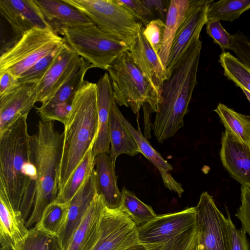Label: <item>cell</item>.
I'll return each mask as SVG.
<instances>
[{"mask_svg":"<svg viewBox=\"0 0 250 250\" xmlns=\"http://www.w3.org/2000/svg\"><path fill=\"white\" fill-rule=\"evenodd\" d=\"M27 117L21 118L0 133V187L25 222L34 205L37 178L30 159Z\"/></svg>","mask_w":250,"mask_h":250,"instance_id":"cell-1","label":"cell"},{"mask_svg":"<svg viewBox=\"0 0 250 250\" xmlns=\"http://www.w3.org/2000/svg\"><path fill=\"white\" fill-rule=\"evenodd\" d=\"M202 47L200 39L194 41L163 84L152 125L154 135L159 143L175 135L184 126V118L197 83Z\"/></svg>","mask_w":250,"mask_h":250,"instance_id":"cell-2","label":"cell"},{"mask_svg":"<svg viewBox=\"0 0 250 250\" xmlns=\"http://www.w3.org/2000/svg\"><path fill=\"white\" fill-rule=\"evenodd\" d=\"M64 126L59 191L63 188L97 139L99 121L96 83L84 81L76 93Z\"/></svg>","mask_w":250,"mask_h":250,"instance_id":"cell-3","label":"cell"},{"mask_svg":"<svg viewBox=\"0 0 250 250\" xmlns=\"http://www.w3.org/2000/svg\"><path fill=\"white\" fill-rule=\"evenodd\" d=\"M30 159L37 170L36 197L30 216L26 222L29 229L39 221L45 208L55 202L59 192L58 179L63 133L53 121H40L36 132L30 136Z\"/></svg>","mask_w":250,"mask_h":250,"instance_id":"cell-4","label":"cell"},{"mask_svg":"<svg viewBox=\"0 0 250 250\" xmlns=\"http://www.w3.org/2000/svg\"><path fill=\"white\" fill-rule=\"evenodd\" d=\"M197 231L195 207L157 215L138 228L140 243L147 250H185Z\"/></svg>","mask_w":250,"mask_h":250,"instance_id":"cell-5","label":"cell"},{"mask_svg":"<svg viewBox=\"0 0 250 250\" xmlns=\"http://www.w3.org/2000/svg\"><path fill=\"white\" fill-rule=\"evenodd\" d=\"M114 100L120 106L130 107L138 114L145 104L156 113L160 98L142 74L127 51L120 55L108 68Z\"/></svg>","mask_w":250,"mask_h":250,"instance_id":"cell-6","label":"cell"},{"mask_svg":"<svg viewBox=\"0 0 250 250\" xmlns=\"http://www.w3.org/2000/svg\"><path fill=\"white\" fill-rule=\"evenodd\" d=\"M59 34L78 56L93 67L105 70L120 55L129 50L123 42L93 23L63 28Z\"/></svg>","mask_w":250,"mask_h":250,"instance_id":"cell-7","label":"cell"},{"mask_svg":"<svg viewBox=\"0 0 250 250\" xmlns=\"http://www.w3.org/2000/svg\"><path fill=\"white\" fill-rule=\"evenodd\" d=\"M85 14L104 32L125 43L130 48L143 24L119 0H63Z\"/></svg>","mask_w":250,"mask_h":250,"instance_id":"cell-8","label":"cell"},{"mask_svg":"<svg viewBox=\"0 0 250 250\" xmlns=\"http://www.w3.org/2000/svg\"><path fill=\"white\" fill-rule=\"evenodd\" d=\"M65 43L51 27L34 28L1 54L0 72L8 71L19 79L39 60Z\"/></svg>","mask_w":250,"mask_h":250,"instance_id":"cell-9","label":"cell"},{"mask_svg":"<svg viewBox=\"0 0 250 250\" xmlns=\"http://www.w3.org/2000/svg\"><path fill=\"white\" fill-rule=\"evenodd\" d=\"M195 207L199 240L206 250H231L229 220L217 208L212 196L203 192Z\"/></svg>","mask_w":250,"mask_h":250,"instance_id":"cell-10","label":"cell"},{"mask_svg":"<svg viewBox=\"0 0 250 250\" xmlns=\"http://www.w3.org/2000/svg\"><path fill=\"white\" fill-rule=\"evenodd\" d=\"M140 243L138 227L124 211L104 207L98 238L91 250H125Z\"/></svg>","mask_w":250,"mask_h":250,"instance_id":"cell-11","label":"cell"},{"mask_svg":"<svg viewBox=\"0 0 250 250\" xmlns=\"http://www.w3.org/2000/svg\"><path fill=\"white\" fill-rule=\"evenodd\" d=\"M92 65L82 58L70 76L54 95L36 108L43 122L58 121L64 125L77 92L83 83L84 76Z\"/></svg>","mask_w":250,"mask_h":250,"instance_id":"cell-12","label":"cell"},{"mask_svg":"<svg viewBox=\"0 0 250 250\" xmlns=\"http://www.w3.org/2000/svg\"><path fill=\"white\" fill-rule=\"evenodd\" d=\"M212 0H190L187 14L170 49L166 68L168 78L191 44L200 39L202 28L208 21V7Z\"/></svg>","mask_w":250,"mask_h":250,"instance_id":"cell-13","label":"cell"},{"mask_svg":"<svg viewBox=\"0 0 250 250\" xmlns=\"http://www.w3.org/2000/svg\"><path fill=\"white\" fill-rule=\"evenodd\" d=\"M82 60L65 42L46 74L36 84L37 102L42 104L50 99Z\"/></svg>","mask_w":250,"mask_h":250,"instance_id":"cell-14","label":"cell"},{"mask_svg":"<svg viewBox=\"0 0 250 250\" xmlns=\"http://www.w3.org/2000/svg\"><path fill=\"white\" fill-rule=\"evenodd\" d=\"M98 193L95 168L69 203L65 221L57 237L60 250H65L86 209Z\"/></svg>","mask_w":250,"mask_h":250,"instance_id":"cell-15","label":"cell"},{"mask_svg":"<svg viewBox=\"0 0 250 250\" xmlns=\"http://www.w3.org/2000/svg\"><path fill=\"white\" fill-rule=\"evenodd\" d=\"M0 13L20 37L34 28L51 27L34 0H0Z\"/></svg>","mask_w":250,"mask_h":250,"instance_id":"cell-16","label":"cell"},{"mask_svg":"<svg viewBox=\"0 0 250 250\" xmlns=\"http://www.w3.org/2000/svg\"><path fill=\"white\" fill-rule=\"evenodd\" d=\"M220 157L230 175L242 186L250 188V146L225 130L222 133Z\"/></svg>","mask_w":250,"mask_h":250,"instance_id":"cell-17","label":"cell"},{"mask_svg":"<svg viewBox=\"0 0 250 250\" xmlns=\"http://www.w3.org/2000/svg\"><path fill=\"white\" fill-rule=\"evenodd\" d=\"M143 31V26L128 52L134 63L160 98L163 84L168 79L167 73L158 55L145 38Z\"/></svg>","mask_w":250,"mask_h":250,"instance_id":"cell-18","label":"cell"},{"mask_svg":"<svg viewBox=\"0 0 250 250\" xmlns=\"http://www.w3.org/2000/svg\"><path fill=\"white\" fill-rule=\"evenodd\" d=\"M37 102L36 84H22L0 98V133L28 115Z\"/></svg>","mask_w":250,"mask_h":250,"instance_id":"cell-19","label":"cell"},{"mask_svg":"<svg viewBox=\"0 0 250 250\" xmlns=\"http://www.w3.org/2000/svg\"><path fill=\"white\" fill-rule=\"evenodd\" d=\"M105 206L98 193L86 209L65 250H91L100 233L101 217Z\"/></svg>","mask_w":250,"mask_h":250,"instance_id":"cell-20","label":"cell"},{"mask_svg":"<svg viewBox=\"0 0 250 250\" xmlns=\"http://www.w3.org/2000/svg\"><path fill=\"white\" fill-rule=\"evenodd\" d=\"M49 25L57 34L63 28L92 23L83 13L63 0H34Z\"/></svg>","mask_w":250,"mask_h":250,"instance_id":"cell-21","label":"cell"},{"mask_svg":"<svg viewBox=\"0 0 250 250\" xmlns=\"http://www.w3.org/2000/svg\"><path fill=\"white\" fill-rule=\"evenodd\" d=\"M99 130L93 147L95 157L101 153H110L108 123L110 110L114 100L113 89L107 72L96 83Z\"/></svg>","mask_w":250,"mask_h":250,"instance_id":"cell-22","label":"cell"},{"mask_svg":"<svg viewBox=\"0 0 250 250\" xmlns=\"http://www.w3.org/2000/svg\"><path fill=\"white\" fill-rule=\"evenodd\" d=\"M21 213L14 208L0 187V243L12 250L29 232Z\"/></svg>","mask_w":250,"mask_h":250,"instance_id":"cell-23","label":"cell"},{"mask_svg":"<svg viewBox=\"0 0 250 250\" xmlns=\"http://www.w3.org/2000/svg\"><path fill=\"white\" fill-rule=\"evenodd\" d=\"M122 114L113 100L110 110L108 133L111 145L110 157L114 166L118 157L125 154L133 156L140 153L138 146L122 119Z\"/></svg>","mask_w":250,"mask_h":250,"instance_id":"cell-24","label":"cell"},{"mask_svg":"<svg viewBox=\"0 0 250 250\" xmlns=\"http://www.w3.org/2000/svg\"><path fill=\"white\" fill-rule=\"evenodd\" d=\"M98 193L104 199L106 207L119 208L121 206V193L117 185L115 166L110 156L106 153L99 154L95 158Z\"/></svg>","mask_w":250,"mask_h":250,"instance_id":"cell-25","label":"cell"},{"mask_svg":"<svg viewBox=\"0 0 250 250\" xmlns=\"http://www.w3.org/2000/svg\"><path fill=\"white\" fill-rule=\"evenodd\" d=\"M190 0H171L166 15L165 29L158 56L167 68L170 49L176 33L187 14Z\"/></svg>","mask_w":250,"mask_h":250,"instance_id":"cell-26","label":"cell"},{"mask_svg":"<svg viewBox=\"0 0 250 250\" xmlns=\"http://www.w3.org/2000/svg\"><path fill=\"white\" fill-rule=\"evenodd\" d=\"M214 111L219 116L225 130L250 146V115L238 113L222 103H219Z\"/></svg>","mask_w":250,"mask_h":250,"instance_id":"cell-27","label":"cell"},{"mask_svg":"<svg viewBox=\"0 0 250 250\" xmlns=\"http://www.w3.org/2000/svg\"><path fill=\"white\" fill-rule=\"evenodd\" d=\"M91 146L63 188L59 191L55 202L69 204L85 179L95 168V157Z\"/></svg>","mask_w":250,"mask_h":250,"instance_id":"cell-28","label":"cell"},{"mask_svg":"<svg viewBox=\"0 0 250 250\" xmlns=\"http://www.w3.org/2000/svg\"><path fill=\"white\" fill-rule=\"evenodd\" d=\"M121 193L120 208L130 217L138 228L157 217L152 207L141 201L134 192L124 187Z\"/></svg>","mask_w":250,"mask_h":250,"instance_id":"cell-29","label":"cell"},{"mask_svg":"<svg viewBox=\"0 0 250 250\" xmlns=\"http://www.w3.org/2000/svg\"><path fill=\"white\" fill-rule=\"evenodd\" d=\"M250 9V0H213L209 3L207 20L233 21Z\"/></svg>","mask_w":250,"mask_h":250,"instance_id":"cell-30","label":"cell"},{"mask_svg":"<svg viewBox=\"0 0 250 250\" xmlns=\"http://www.w3.org/2000/svg\"><path fill=\"white\" fill-rule=\"evenodd\" d=\"M69 204L56 202L48 205L35 226L38 229L53 237H57L65 221Z\"/></svg>","mask_w":250,"mask_h":250,"instance_id":"cell-31","label":"cell"},{"mask_svg":"<svg viewBox=\"0 0 250 250\" xmlns=\"http://www.w3.org/2000/svg\"><path fill=\"white\" fill-rule=\"evenodd\" d=\"M219 62L224 70V75L240 88L250 92V68L229 52H222Z\"/></svg>","mask_w":250,"mask_h":250,"instance_id":"cell-32","label":"cell"},{"mask_svg":"<svg viewBox=\"0 0 250 250\" xmlns=\"http://www.w3.org/2000/svg\"><path fill=\"white\" fill-rule=\"evenodd\" d=\"M122 119L124 124L129 129L135 140L140 149V153L152 163L158 169L161 177L164 176L173 169L171 165L164 158L150 145L146 138L141 132L138 119H137V129H136L122 114Z\"/></svg>","mask_w":250,"mask_h":250,"instance_id":"cell-33","label":"cell"},{"mask_svg":"<svg viewBox=\"0 0 250 250\" xmlns=\"http://www.w3.org/2000/svg\"><path fill=\"white\" fill-rule=\"evenodd\" d=\"M57 238L47 235L35 227L18 243L13 250H49Z\"/></svg>","mask_w":250,"mask_h":250,"instance_id":"cell-34","label":"cell"},{"mask_svg":"<svg viewBox=\"0 0 250 250\" xmlns=\"http://www.w3.org/2000/svg\"><path fill=\"white\" fill-rule=\"evenodd\" d=\"M60 48L42 58L23 73L18 79L19 83L38 84L50 67Z\"/></svg>","mask_w":250,"mask_h":250,"instance_id":"cell-35","label":"cell"},{"mask_svg":"<svg viewBox=\"0 0 250 250\" xmlns=\"http://www.w3.org/2000/svg\"><path fill=\"white\" fill-rule=\"evenodd\" d=\"M165 26V22L159 19L152 20L143 27L145 38L157 55L162 47Z\"/></svg>","mask_w":250,"mask_h":250,"instance_id":"cell-36","label":"cell"},{"mask_svg":"<svg viewBox=\"0 0 250 250\" xmlns=\"http://www.w3.org/2000/svg\"><path fill=\"white\" fill-rule=\"evenodd\" d=\"M206 25L207 34L220 47L223 52L226 49H231L232 35L224 29L220 21H208Z\"/></svg>","mask_w":250,"mask_h":250,"instance_id":"cell-37","label":"cell"},{"mask_svg":"<svg viewBox=\"0 0 250 250\" xmlns=\"http://www.w3.org/2000/svg\"><path fill=\"white\" fill-rule=\"evenodd\" d=\"M241 201L235 216L241 222V228L250 236V188L241 186Z\"/></svg>","mask_w":250,"mask_h":250,"instance_id":"cell-38","label":"cell"},{"mask_svg":"<svg viewBox=\"0 0 250 250\" xmlns=\"http://www.w3.org/2000/svg\"><path fill=\"white\" fill-rule=\"evenodd\" d=\"M119 0L131 11L140 22L145 26L152 20L153 11L144 3L143 0Z\"/></svg>","mask_w":250,"mask_h":250,"instance_id":"cell-39","label":"cell"},{"mask_svg":"<svg viewBox=\"0 0 250 250\" xmlns=\"http://www.w3.org/2000/svg\"><path fill=\"white\" fill-rule=\"evenodd\" d=\"M228 218L232 233L231 250H250V243L247 238L246 232L241 228L238 229L233 223L228 208L226 207Z\"/></svg>","mask_w":250,"mask_h":250,"instance_id":"cell-40","label":"cell"},{"mask_svg":"<svg viewBox=\"0 0 250 250\" xmlns=\"http://www.w3.org/2000/svg\"><path fill=\"white\" fill-rule=\"evenodd\" d=\"M20 84L18 79L8 71L0 72V98L15 90Z\"/></svg>","mask_w":250,"mask_h":250,"instance_id":"cell-41","label":"cell"},{"mask_svg":"<svg viewBox=\"0 0 250 250\" xmlns=\"http://www.w3.org/2000/svg\"><path fill=\"white\" fill-rule=\"evenodd\" d=\"M144 3L153 11V9L161 13L165 11L164 1L163 0H143Z\"/></svg>","mask_w":250,"mask_h":250,"instance_id":"cell-42","label":"cell"},{"mask_svg":"<svg viewBox=\"0 0 250 250\" xmlns=\"http://www.w3.org/2000/svg\"><path fill=\"white\" fill-rule=\"evenodd\" d=\"M198 245L199 236L198 231H197L196 234L195 235L193 240H192L188 247L185 250H198Z\"/></svg>","mask_w":250,"mask_h":250,"instance_id":"cell-43","label":"cell"},{"mask_svg":"<svg viewBox=\"0 0 250 250\" xmlns=\"http://www.w3.org/2000/svg\"><path fill=\"white\" fill-rule=\"evenodd\" d=\"M125 250H147V249L144 245L139 243L137 245L130 247Z\"/></svg>","mask_w":250,"mask_h":250,"instance_id":"cell-44","label":"cell"},{"mask_svg":"<svg viewBox=\"0 0 250 250\" xmlns=\"http://www.w3.org/2000/svg\"><path fill=\"white\" fill-rule=\"evenodd\" d=\"M49 250H60L57 239L54 242Z\"/></svg>","mask_w":250,"mask_h":250,"instance_id":"cell-45","label":"cell"},{"mask_svg":"<svg viewBox=\"0 0 250 250\" xmlns=\"http://www.w3.org/2000/svg\"><path fill=\"white\" fill-rule=\"evenodd\" d=\"M241 89L243 91L244 94L245 95L247 98L248 99V100L249 101V102L250 103V92L249 91H248L247 90H246V89H245L244 88L242 87V88H241Z\"/></svg>","mask_w":250,"mask_h":250,"instance_id":"cell-46","label":"cell"},{"mask_svg":"<svg viewBox=\"0 0 250 250\" xmlns=\"http://www.w3.org/2000/svg\"><path fill=\"white\" fill-rule=\"evenodd\" d=\"M198 250H206L205 246L199 240Z\"/></svg>","mask_w":250,"mask_h":250,"instance_id":"cell-47","label":"cell"},{"mask_svg":"<svg viewBox=\"0 0 250 250\" xmlns=\"http://www.w3.org/2000/svg\"><path fill=\"white\" fill-rule=\"evenodd\" d=\"M0 250H13L11 248L7 246H1Z\"/></svg>","mask_w":250,"mask_h":250,"instance_id":"cell-48","label":"cell"}]
</instances>
